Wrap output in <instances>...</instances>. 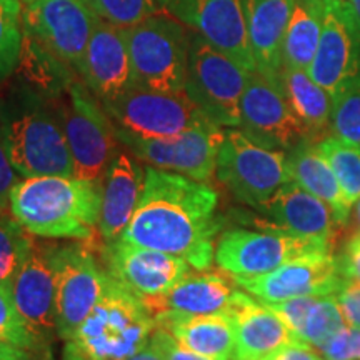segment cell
Masks as SVG:
<instances>
[{
    "mask_svg": "<svg viewBox=\"0 0 360 360\" xmlns=\"http://www.w3.org/2000/svg\"><path fill=\"white\" fill-rule=\"evenodd\" d=\"M212 187L186 175L146 167L143 191L120 240L177 255L199 272L215 259L214 240L224 227Z\"/></svg>",
    "mask_w": 360,
    "mask_h": 360,
    "instance_id": "1",
    "label": "cell"
},
{
    "mask_svg": "<svg viewBox=\"0 0 360 360\" xmlns=\"http://www.w3.org/2000/svg\"><path fill=\"white\" fill-rule=\"evenodd\" d=\"M101 204V184L64 175L19 179L8 195L12 217L42 238L92 240Z\"/></svg>",
    "mask_w": 360,
    "mask_h": 360,
    "instance_id": "2",
    "label": "cell"
},
{
    "mask_svg": "<svg viewBox=\"0 0 360 360\" xmlns=\"http://www.w3.org/2000/svg\"><path fill=\"white\" fill-rule=\"evenodd\" d=\"M155 328L146 300L107 272L101 299L65 340L62 360H127L147 347Z\"/></svg>",
    "mask_w": 360,
    "mask_h": 360,
    "instance_id": "3",
    "label": "cell"
},
{
    "mask_svg": "<svg viewBox=\"0 0 360 360\" xmlns=\"http://www.w3.org/2000/svg\"><path fill=\"white\" fill-rule=\"evenodd\" d=\"M52 109L69 143L74 177L102 186L103 175L120 143L115 125L102 102L84 80H72L64 90V97L58 96Z\"/></svg>",
    "mask_w": 360,
    "mask_h": 360,
    "instance_id": "4",
    "label": "cell"
},
{
    "mask_svg": "<svg viewBox=\"0 0 360 360\" xmlns=\"http://www.w3.org/2000/svg\"><path fill=\"white\" fill-rule=\"evenodd\" d=\"M125 39L134 85L159 92L186 90L191 44L186 24L167 12H160L125 29Z\"/></svg>",
    "mask_w": 360,
    "mask_h": 360,
    "instance_id": "5",
    "label": "cell"
},
{
    "mask_svg": "<svg viewBox=\"0 0 360 360\" xmlns=\"http://www.w3.org/2000/svg\"><path fill=\"white\" fill-rule=\"evenodd\" d=\"M249 72L200 34L191 32L186 94L214 124L238 127Z\"/></svg>",
    "mask_w": 360,
    "mask_h": 360,
    "instance_id": "6",
    "label": "cell"
},
{
    "mask_svg": "<svg viewBox=\"0 0 360 360\" xmlns=\"http://www.w3.org/2000/svg\"><path fill=\"white\" fill-rule=\"evenodd\" d=\"M215 174L238 202L255 210L290 182L287 152L259 146L237 127L225 129Z\"/></svg>",
    "mask_w": 360,
    "mask_h": 360,
    "instance_id": "7",
    "label": "cell"
},
{
    "mask_svg": "<svg viewBox=\"0 0 360 360\" xmlns=\"http://www.w3.org/2000/svg\"><path fill=\"white\" fill-rule=\"evenodd\" d=\"M0 129L13 169L22 177H74L69 143L53 109L30 107L4 119Z\"/></svg>",
    "mask_w": 360,
    "mask_h": 360,
    "instance_id": "8",
    "label": "cell"
},
{
    "mask_svg": "<svg viewBox=\"0 0 360 360\" xmlns=\"http://www.w3.org/2000/svg\"><path fill=\"white\" fill-rule=\"evenodd\" d=\"M115 129L142 139H162L214 124L184 92H159L132 85L102 102Z\"/></svg>",
    "mask_w": 360,
    "mask_h": 360,
    "instance_id": "9",
    "label": "cell"
},
{
    "mask_svg": "<svg viewBox=\"0 0 360 360\" xmlns=\"http://www.w3.org/2000/svg\"><path fill=\"white\" fill-rule=\"evenodd\" d=\"M330 247L260 222V229L233 227L220 233L215 262L231 276H262L304 255L330 252Z\"/></svg>",
    "mask_w": 360,
    "mask_h": 360,
    "instance_id": "10",
    "label": "cell"
},
{
    "mask_svg": "<svg viewBox=\"0 0 360 360\" xmlns=\"http://www.w3.org/2000/svg\"><path fill=\"white\" fill-rule=\"evenodd\" d=\"M117 137L125 150L146 162L148 167L205 182L217 169L225 129L217 124H207L162 139H142L117 129Z\"/></svg>",
    "mask_w": 360,
    "mask_h": 360,
    "instance_id": "11",
    "label": "cell"
},
{
    "mask_svg": "<svg viewBox=\"0 0 360 360\" xmlns=\"http://www.w3.org/2000/svg\"><path fill=\"white\" fill-rule=\"evenodd\" d=\"M97 22L84 0H37L22 7L24 35L77 72Z\"/></svg>",
    "mask_w": 360,
    "mask_h": 360,
    "instance_id": "12",
    "label": "cell"
},
{
    "mask_svg": "<svg viewBox=\"0 0 360 360\" xmlns=\"http://www.w3.org/2000/svg\"><path fill=\"white\" fill-rule=\"evenodd\" d=\"M309 75L335 98L360 80V22L345 0H323V24Z\"/></svg>",
    "mask_w": 360,
    "mask_h": 360,
    "instance_id": "13",
    "label": "cell"
},
{
    "mask_svg": "<svg viewBox=\"0 0 360 360\" xmlns=\"http://www.w3.org/2000/svg\"><path fill=\"white\" fill-rule=\"evenodd\" d=\"M89 240L80 244H57L56 319L57 337L69 340L101 299L107 270L98 265Z\"/></svg>",
    "mask_w": 360,
    "mask_h": 360,
    "instance_id": "14",
    "label": "cell"
},
{
    "mask_svg": "<svg viewBox=\"0 0 360 360\" xmlns=\"http://www.w3.org/2000/svg\"><path fill=\"white\" fill-rule=\"evenodd\" d=\"M237 129L259 146L282 152H289L307 139L278 79L269 77L257 69L250 70L247 77Z\"/></svg>",
    "mask_w": 360,
    "mask_h": 360,
    "instance_id": "15",
    "label": "cell"
},
{
    "mask_svg": "<svg viewBox=\"0 0 360 360\" xmlns=\"http://www.w3.org/2000/svg\"><path fill=\"white\" fill-rule=\"evenodd\" d=\"M345 276L340 257L322 252L290 260L262 276H233L232 282L260 302L274 304L295 297L335 295Z\"/></svg>",
    "mask_w": 360,
    "mask_h": 360,
    "instance_id": "16",
    "label": "cell"
},
{
    "mask_svg": "<svg viewBox=\"0 0 360 360\" xmlns=\"http://www.w3.org/2000/svg\"><path fill=\"white\" fill-rule=\"evenodd\" d=\"M101 255L107 272L142 299L165 294L191 274L187 260L120 238L103 242Z\"/></svg>",
    "mask_w": 360,
    "mask_h": 360,
    "instance_id": "17",
    "label": "cell"
},
{
    "mask_svg": "<svg viewBox=\"0 0 360 360\" xmlns=\"http://www.w3.org/2000/svg\"><path fill=\"white\" fill-rule=\"evenodd\" d=\"M56 252L57 244L37 242L11 285L13 304L20 317L45 347L57 335Z\"/></svg>",
    "mask_w": 360,
    "mask_h": 360,
    "instance_id": "18",
    "label": "cell"
},
{
    "mask_svg": "<svg viewBox=\"0 0 360 360\" xmlns=\"http://www.w3.org/2000/svg\"><path fill=\"white\" fill-rule=\"evenodd\" d=\"M167 13L200 34L245 70H255L242 0H174Z\"/></svg>",
    "mask_w": 360,
    "mask_h": 360,
    "instance_id": "19",
    "label": "cell"
},
{
    "mask_svg": "<svg viewBox=\"0 0 360 360\" xmlns=\"http://www.w3.org/2000/svg\"><path fill=\"white\" fill-rule=\"evenodd\" d=\"M79 75L98 101H110L134 85L125 29L98 19Z\"/></svg>",
    "mask_w": 360,
    "mask_h": 360,
    "instance_id": "20",
    "label": "cell"
},
{
    "mask_svg": "<svg viewBox=\"0 0 360 360\" xmlns=\"http://www.w3.org/2000/svg\"><path fill=\"white\" fill-rule=\"evenodd\" d=\"M265 222L292 236L332 245L335 236V215L326 202L304 191L295 182H287L259 210Z\"/></svg>",
    "mask_w": 360,
    "mask_h": 360,
    "instance_id": "21",
    "label": "cell"
},
{
    "mask_svg": "<svg viewBox=\"0 0 360 360\" xmlns=\"http://www.w3.org/2000/svg\"><path fill=\"white\" fill-rule=\"evenodd\" d=\"M225 314L231 315L236 323L233 360H265L282 345L295 340L281 315L265 302L250 297L249 292L236 290Z\"/></svg>",
    "mask_w": 360,
    "mask_h": 360,
    "instance_id": "22",
    "label": "cell"
},
{
    "mask_svg": "<svg viewBox=\"0 0 360 360\" xmlns=\"http://www.w3.org/2000/svg\"><path fill=\"white\" fill-rule=\"evenodd\" d=\"M236 290L231 281L204 270L195 276L188 274L165 294L146 297L143 300L154 315L155 323H160L169 319L225 314Z\"/></svg>",
    "mask_w": 360,
    "mask_h": 360,
    "instance_id": "23",
    "label": "cell"
},
{
    "mask_svg": "<svg viewBox=\"0 0 360 360\" xmlns=\"http://www.w3.org/2000/svg\"><path fill=\"white\" fill-rule=\"evenodd\" d=\"M146 169L130 152L119 150L102 179L101 217L97 231L103 242L122 236L141 200Z\"/></svg>",
    "mask_w": 360,
    "mask_h": 360,
    "instance_id": "24",
    "label": "cell"
},
{
    "mask_svg": "<svg viewBox=\"0 0 360 360\" xmlns=\"http://www.w3.org/2000/svg\"><path fill=\"white\" fill-rule=\"evenodd\" d=\"M255 69L278 79L282 47L294 0H242Z\"/></svg>",
    "mask_w": 360,
    "mask_h": 360,
    "instance_id": "25",
    "label": "cell"
},
{
    "mask_svg": "<svg viewBox=\"0 0 360 360\" xmlns=\"http://www.w3.org/2000/svg\"><path fill=\"white\" fill-rule=\"evenodd\" d=\"M287 170L292 182L319 197L330 207L337 224H345L352 212V205L345 199L339 180L326 157L319 150L317 142L302 141L287 152Z\"/></svg>",
    "mask_w": 360,
    "mask_h": 360,
    "instance_id": "26",
    "label": "cell"
},
{
    "mask_svg": "<svg viewBox=\"0 0 360 360\" xmlns=\"http://www.w3.org/2000/svg\"><path fill=\"white\" fill-rule=\"evenodd\" d=\"M278 82L297 119L304 125L307 141L321 142L332 135L334 98L310 77L307 70L282 65Z\"/></svg>",
    "mask_w": 360,
    "mask_h": 360,
    "instance_id": "27",
    "label": "cell"
},
{
    "mask_svg": "<svg viewBox=\"0 0 360 360\" xmlns=\"http://www.w3.org/2000/svg\"><path fill=\"white\" fill-rule=\"evenodd\" d=\"M175 337L180 345L209 360L236 357V323L229 314L169 319L157 323Z\"/></svg>",
    "mask_w": 360,
    "mask_h": 360,
    "instance_id": "28",
    "label": "cell"
},
{
    "mask_svg": "<svg viewBox=\"0 0 360 360\" xmlns=\"http://www.w3.org/2000/svg\"><path fill=\"white\" fill-rule=\"evenodd\" d=\"M323 24V0H294L282 47V65L307 70Z\"/></svg>",
    "mask_w": 360,
    "mask_h": 360,
    "instance_id": "29",
    "label": "cell"
},
{
    "mask_svg": "<svg viewBox=\"0 0 360 360\" xmlns=\"http://www.w3.org/2000/svg\"><path fill=\"white\" fill-rule=\"evenodd\" d=\"M319 150L334 170L342 192L350 205L360 199V146L328 135L317 142Z\"/></svg>",
    "mask_w": 360,
    "mask_h": 360,
    "instance_id": "30",
    "label": "cell"
},
{
    "mask_svg": "<svg viewBox=\"0 0 360 360\" xmlns=\"http://www.w3.org/2000/svg\"><path fill=\"white\" fill-rule=\"evenodd\" d=\"M7 214H0V285L11 289L22 265L32 254L37 240Z\"/></svg>",
    "mask_w": 360,
    "mask_h": 360,
    "instance_id": "31",
    "label": "cell"
},
{
    "mask_svg": "<svg viewBox=\"0 0 360 360\" xmlns=\"http://www.w3.org/2000/svg\"><path fill=\"white\" fill-rule=\"evenodd\" d=\"M24 27L20 0H0V84L20 64Z\"/></svg>",
    "mask_w": 360,
    "mask_h": 360,
    "instance_id": "32",
    "label": "cell"
},
{
    "mask_svg": "<svg viewBox=\"0 0 360 360\" xmlns=\"http://www.w3.org/2000/svg\"><path fill=\"white\" fill-rule=\"evenodd\" d=\"M345 323L347 322L342 315L335 295H321L317 297V300L307 314L302 330L297 339L319 350Z\"/></svg>",
    "mask_w": 360,
    "mask_h": 360,
    "instance_id": "33",
    "label": "cell"
},
{
    "mask_svg": "<svg viewBox=\"0 0 360 360\" xmlns=\"http://www.w3.org/2000/svg\"><path fill=\"white\" fill-rule=\"evenodd\" d=\"M84 4L98 19L122 29L162 12L155 0H84Z\"/></svg>",
    "mask_w": 360,
    "mask_h": 360,
    "instance_id": "34",
    "label": "cell"
},
{
    "mask_svg": "<svg viewBox=\"0 0 360 360\" xmlns=\"http://www.w3.org/2000/svg\"><path fill=\"white\" fill-rule=\"evenodd\" d=\"M0 340L11 342L32 354H37L45 347L20 317L19 310L13 304L11 289L2 285H0Z\"/></svg>",
    "mask_w": 360,
    "mask_h": 360,
    "instance_id": "35",
    "label": "cell"
},
{
    "mask_svg": "<svg viewBox=\"0 0 360 360\" xmlns=\"http://www.w3.org/2000/svg\"><path fill=\"white\" fill-rule=\"evenodd\" d=\"M332 135L360 146V80L334 101Z\"/></svg>",
    "mask_w": 360,
    "mask_h": 360,
    "instance_id": "36",
    "label": "cell"
},
{
    "mask_svg": "<svg viewBox=\"0 0 360 360\" xmlns=\"http://www.w3.org/2000/svg\"><path fill=\"white\" fill-rule=\"evenodd\" d=\"M319 352L326 360H360V328L345 323Z\"/></svg>",
    "mask_w": 360,
    "mask_h": 360,
    "instance_id": "37",
    "label": "cell"
},
{
    "mask_svg": "<svg viewBox=\"0 0 360 360\" xmlns=\"http://www.w3.org/2000/svg\"><path fill=\"white\" fill-rule=\"evenodd\" d=\"M317 297L321 295H307V297H295V299L282 300V302H274L267 304L270 309L276 310V312L283 319V322L287 323V327L290 328L292 334L295 335V339L299 337L300 330H302L307 314L312 309V305L317 300Z\"/></svg>",
    "mask_w": 360,
    "mask_h": 360,
    "instance_id": "38",
    "label": "cell"
},
{
    "mask_svg": "<svg viewBox=\"0 0 360 360\" xmlns=\"http://www.w3.org/2000/svg\"><path fill=\"white\" fill-rule=\"evenodd\" d=\"M335 299L339 302L345 322L349 326L360 328V281L345 276L339 290L335 292Z\"/></svg>",
    "mask_w": 360,
    "mask_h": 360,
    "instance_id": "39",
    "label": "cell"
},
{
    "mask_svg": "<svg viewBox=\"0 0 360 360\" xmlns=\"http://www.w3.org/2000/svg\"><path fill=\"white\" fill-rule=\"evenodd\" d=\"M150 342L155 345L164 360H209L180 345L175 337L165 328L157 327L150 337Z\"/></svg>",
    "mask_w": 360,
    "mask_h": 360,
    "instance_id": "40",
    "label": "cell"
},
{
    "mask_svg": "<svg viewBox=\"0 0 360 360\" xmlns=\"http://www.w3.org/2000/svg\"><path fill=\"white\" fill-rule=\"evenodd\" d=\"M19 180V174L13 169L11 157H8L6 142H4L2 129H0V204L8 209V195L12 187Z\"/></svg>",
    "mask_w": 360,
    "mask_h": 360,
    "instance_id": "41",
    "label": "cell"
},
{
    "mask_svg": "<svg viewBox=\"0 0 360 360\" xmlns=\"http://www.w3.org/2000/svg\"><path fill=\"white\" fill-rule=\"evenodd\" d=\"M265 360H326L322 355L315 352L312 345L305 344L302 340H292L289 344L282 345L272 355Z\"/></svg>",
    "mask_w": 360,
    "mask_h": 360,
    "instance_id": "42",
    "label": "cell"
},
{
    "mask_svg": "<svg viewBox=\"0 0 360 360\" xmlns=\"http://www.w3.org/2000/svg\"><path fill=\"white\" fill-rule=\"evenodd\" d=\"M342 267L349 277L360 281V236H354L345 245L344 254L340 255Z\"/></svg>",
    "mask_w": 360,
    "mask_h": 360,
    "instance_id": "43",
    "label": "cell"
},
{
    "mask_svg": "<svg viewBox=\"0 0 360 360\" xmlns=\"http://www.w3.org/2000/svg\"><path fill=\"white\" fill-rule=\"evenodd\" d=\"M0 360H34V354L17 347L11 342L0 340Z\"/></svg>",
    "mask_w": 360,
    "mask_h": 360,
    "instance_id": "44",
    "label": "cell"
},
{
    "mask_svg": "<svg viewBox=\"0 0 360 360\" xmlns=\"http://www.w3.org/2000/svg\"><path fill=\"white\" fill-rule=\"evenodd\" d=\"M127 360H164V357H162L155 345L152 344V342H148V345L146 349H142L141 352L132 355V357Z\"/></svg>",
    "mask_w": 360,
    "mask_h": 360,
    "instance_id": "45",
    "label": "cell"
},
{
    "mask_svg": "<svg viewBox=\"0 0 360 360\" xmlns=\"http://www.w3.org/2000/svg\"><path fill=\"white\" fill-rule=\"evenodd\" d=\"M350 217L354 220V227H355V233L354 236H360V199L355 202L352 207V212H350ZM349 217V219H350Z\"/></svg>",
    "mask_w": 360,
    "mask_h": 360,
    "instance_id": "46",
    "label": "cell"
},
{
    "mask_svg": "<svg viewBox=\"0 0 360 360\" xmlns=\"http://www.w3.org/2000/svg\"><path fill=\"white\" fill-rule=\"evenodd\" d=\"M345 4L350 7V11L354 12V15L357 17L360 22V0H345Z\"/></svg>",
    "mask_w": 360,
    "mask_h": 360,
    "instance_id": "47",
    "label": "cell"
},
{
    "mask_svg": "<svg viewBox=\"0 0 360 360\" xmlns=\"http://www.w3.org/2000/svg\"><path fill=\"white\" fill-rule=\"evenodd\" d=\"M155 2H157V6L160 7L162 12H167L169 7L174 4V0H155Z\"/></svg>",
    "mask_w": 360,
    "mask_h": 360,
    "instance_id": "48",
    "label": "cell"
},
{
    "mask_svg": "<svg viewBox=\"0 0 360 360\" xmlns=\"http://www.w3.org/2000/svg\"><path fill=\"white\" fill-rule=\"evenodd\" d=\"M22 4H24V6H27V4H34V2H37V0H20Z\"/></svg>",
    "mask_w": 360,
    "mask_h": 360,
    "instance_id": "49",
    "label": "cell"
},
{
    "mask_svg": "<svg viewBox=\"0 0 360 360\" xmlns=\"http://www.w3.org/2000/svg\"><path fill=\"white\" fill-rule=\"evenodd\" d=\"M7 210H8V209H7V207H4L2 204H0V214H6V212H7Z\"/></svg>",
    "mask_w": 360,
    "mask_h": 360,
    "instance_id": "50",
    "label": "cell"
}]
</instances>
